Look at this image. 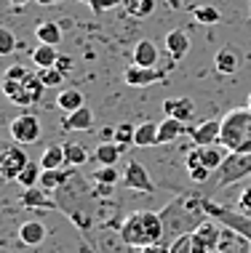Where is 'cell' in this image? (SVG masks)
I'll use <instances>...</instances> for the list:
<instances>
[{
	"mask_svg": "<svg viewBox=\"0 0 251 253\" xmlns=\"http://www.w3.org/2000/svg\"><path fill=\"white\" fill-rule=\"evenodd\" d=\"M163 237V216L155 213V211H134L120 224V240L131 248H152Z\"/></svg>",
	"mask_w": 251,
	"mask_h": 253,
	"instance_id": "cell-1",
	"label": "cell"
},
{
	"mask_svg": "<svg viewBox=\"0 0 251 253\" xmlns=\"http://www.w3.org/2000/svg\"><path fill=\"white\" fill-rule=\"evenodd\" d=\"M219 144H225L230 152H251V109L235 107L222 118Z\"/></svg>",
	"mask_w": 251,
	"mask_h": 253,
	"instance_id": "cell-2",
	"label": "cell"
},
{
	"mask_svg": "<svg viewBox=\"0 0 251 253\" xmlns=\"http://www.w3.org/2000/svg\"><path fill=\"white\" fill-rule=\"evenodd\" d=\"M201 203H203V211H206L208 216L216 218L222 227H227L233 235H238L241 240H246L251 245V216L235 213V211H230V208H225V205H219V203H214V200H206V197H203Z\"/></svg>",
	"mask_w": 251,
	"mask_h": 253,
	"instance_id": "cell-3",
	"label": "cell"
},
{
	"mask_svg": "<svg viewBox=\"0 0 251 253\" xmlns=\"http://www.w3.org/2000/svg\"><path fill=\"white\" fill-rule=\"evenodd\" d=\"M251 176V152H230L216 170V189H225Z\"/></svg>",
	"mask_w": 251,
	"mask_h": 253,
	"instance_id": "cell-4",
	"label": "cell"
},
{
	"mask_svg": "<svg viewBox=\"0 0 251 253\" xmlns=\"http://www.w3.org/2000/svg\"><path fill=\"white\" fill-rule=\"evenodd\" d=\"M8 133L16 144H35L40 139V120L32 112H22L19 118L11 120Z\"/></svg>",
	"mask_w": 251,
	"mask_h": 253,
	"instance_id": "cell-5",
	"label": "cell"
},
{
	"mask_svg": "<svg viewBox=\"0 0 251 253\" xmlns=\"http://www.w3.org/2000/svg\"><path fill=\"white\" fill-rule=\"evenodd\" d=\"M27 163H30V157H27L24 149L5 147L3 152H0V176H3L5 181H16L19 173L27 168Z\"/></svg>",
	"mask_w": 251,
	"mask_h": 253,
	"instance_id": "cell-6",
	"label": "cell"
},
{
	"mask_svg": "<svg viewBox=\"0 0 251 253\" xmlns=\"http://www.w3.org/2000/svg\"><path fill=\"white\" fill-rule=\"evenodd\" d=\"M123 184L128 189H134V192H147V195H152L155 192V184L150 179V173H147V168L142 166V163L137 160H131L126 166L123 170Z\"/></svg>",
	"mask_w": 251,
	"mask_h": 253,
	"instance_id": "cell-7",
	"label": "cell"
},
{
	"mask_svg": "<svg viewBox=\"0 0 251 253\" xmlns=\"http://www.w3.org/2000/svg\"><path fill=\"white\" fill-rule=\"evenodd\" d=\"M219 131H222V120H206L195 128H187V136L193 139L195 147H211L219 144Z\"/></svg>",
	"mask_w": 251,
	"mask_h": 253,
	"instance_id": "cell-8",
	"label": "cell"
},
{
	"mask_svg": "<svg viewBox=\"0 0 251 253\" xmlns=\"http://www.w3.org/2000/svg\"><path fill=\"white\" fill-rule=\"evenodd\" d=\"M123 80L128 85H134V88H147V85L158 83V80H163V72L155 70V67H137V64H131V67H126Z\"/></svg>",
	"mask_w": 251,
	"mask_h": 253,
	"instance_id": "cell-9",
	"label": "cell"
},
{
	"mask_svg": "<svg viewBox=\"0 0 251 253\" xmlns=\"http://www.w3.org/2000/svg\"><path fill=\"white\" fill-rule=\"evenodd\" d=\"M238 67H241V53L235 45H222V48L214 53V70L219 75H235Z\"/></svg>",
	"mask_w": 251,
	"mask_h": 253,
	"instance_id": "cell-10",
	"label": "cell"
},
{
	"mask_svg": "<svg viewBox=\"0 0 251 253\" xmlns=\"http://www.w3.org/2000/svg\"><path fill=\"white\" fill-rule=\"evenodd\" d=\"M163 112H166V118H176L182 123H190V120H193V115H195V104H193V99H187V96L166 99L163 101Z\"/></svg>",
	"mask_w": 251,
	"mask_h": 253,
	"instance_id": "cell-11",
	"label": "cell"
},
{
	"mask_svg": "<svg viewBox=\"0 0 251 253\" xmlns=\"http://www.w3.org/2000/svg\"><path fill=\"white\" fill-rule=\"evenodd\" d=\"M91 126H94L91 107H80V109H75V112H70V115L62 118L64 131H91Z\"/></svg>",
	"mask_w": 251,
	"mask_h": 253,
	"instance_id": "cell-12",
	"label": "cell"
},
{
	"mask_svg": "<svg viewBox=\"0 0 251 253\" xmlns=\"http://www.w3.org/2000/svg\"><path fill=\"white\" fill-rule=\"evenodd\" d=\"M160 51L152 40H139L137 48H134V64L137 67H158Z\"/></svg>",
	"mask_w": 251,
	"mask_h": 253,
	"instance_id": "cell-13",
	"label": "cell"
},
{
	"mask_svg": "<svg viewBox=\"0 0 251 253\" xmlns=\"http://www.w3.org/2000/svg\"><path fill=\"white\" fill-rule=\"evenodd\" d=\"M166 51H168V56L171 59H185L187 56V51H190V38H187V32L185 30H171L166 35Z\"/></svg>",
	"mask_w": 251,
	"mask_h": 253,
	"instance_id": "cell-14",
	"label": "cell"
},
{
	"mask_svg": "<svg viewBox=\"0 0 251 253\" xmlns=\"http://www.w3.org/2000/svg\"><path fill=\"white\" fill-rule=\"evenodd\" d=\"M22 205H27V208H59V203L51 200V197H49V189H43V187H30V189H24Z\"/></svg>",
	"mask_w": 251,
	"mask_h": 253,
	"instance_id": "cell-15",
	"label": "cell"
},
{
	"mask_svg": "<svg viewBox=\"0 0 251 253\" xmlns=\"http://www.w3.org/2000/svg\"><path fill=\"white\" fill-rule=\"evenodd\" d=\"M182 133H187V123L176 120V118H166L158 126V144H171Z\"/></svg>",
	"mask_w": 251,
	"mask_h": 253,
	"instance_id": "cell-16",
	"label": "cell"
},
{
	"mask_svg": "<svg viewBox=\"0 0 251 253\" xmlns=\"http://www.w3.org/2000/svg\"><path fill=\"white\" fill-rule=\"evenodd\" d=\"M201 149V163L208 170H219V166L225 163V157L230 155V149L225 144H211V147H198Z\"/></svg>",
	"mask_w": 251,
	"mask_h": 253,
	"instance_id": "cell-17",
	"label": "cell"
},
{
	"mask_svg": "<svg viewBox=\"0 0 251 253\" xmlns=\"http://www.w3.org/2000/svg\"><path fill=\"white\" fill-rule=\"evenodd\" d=\"M19 240H22L24 245H40L46 240V227L43 221H24L22 227H19Z\"/></svg>",
	"mask_w": 251,
	"mask_h": 253,
	"instance_id": "cell-18",
	"label": "cell"
},
{
	"mask_svg": "<svg viewBox=\"0 0 251 253\" xmlns=\"http://www.w3.org/2000/svg\"><path fill=\"white\" fill-rule=\"evenodd\" d=\"M120 152H123L120 144H115V141H101L97 147V152H94V160H97L99 166H115V163L120 160Z\"/></svg>",
	"mask_w": 251,
	"mask_h": 253,
	"instance_id": "cell-19",
	"label": "cell"
},
{
	"mask_svg": "<svg viewBox=\"0 0 251 253\" xmlns=\"http://www.w3.org/2000/svg\"><path fill=\"white\" fill-rule=\"evenodd\" d=\"M40 166H43V170L64 168V166H67L64 147H59V144H51V147H46V149H43V155H40Z\"/></svg>",
	"mask_w": 251,
	"mask_h": 253,
	"instance_id": "cell-20",
	"label": "cell"
},
{
	"mask_svg": "<svg viewBox=\"0 0 251 253\" xmlns=\"http://www.w3.org/2000/svg\"><path fill=\"white\" fill-rule=\"evenodd\" d=\"M35 38L46 45H59L62 43V27H59V22H40L35 30Z\"/></svg>",
	"mask_w": 251,
	"mask_h": 253,
	"instance_id": "cell-21",
	"label": "cell"
},
{
	"mask_svg": "<svg viewBox=\"0 0 251 253\" xmlns=\"http://www.w3.org/2000/svg\"><path fill=\"white\" fill-rule=\"evenodd\" d=\"M56 104H59V109H64V112L70 115V112H75V109L86 107V99H83V93H80L78 88H64V91L56 96Z\"/></svg>",
	"mask_w": 251,
	"mask_h": 253,
	"instance_id": "cell-22",
	"label": "cell"
},
{
	"mask_svg": "<svg viewBox=\"0 0 251 253\" xmlns=\"http://www.w3.org/2000/svg\"><path fill=\"white\" fill-rule=\"evenodd\" d=\"M193 19L198 24H206V27H211V24H219V19H222V13L216 5H208V3H201V5H193Z\"/></svg>",
	"mask_w": 251,
	"mask_h": 253,
	"instance_id": "cell-23",
	"label": "cell"
},
{
	"mask_svg": "<svg viewBox=\"0 0 251 253\" xmlns=\"http://www.w3.org/2000/svg\"><path fill=\"white\" fill-rule=\"evenodd\" d=\"M155 3L158 0H123V8L134 19H147L155 11Z\"/></svg>",
	"mask_w": 251,
	"mask_h": 253,
	"instance_id": "cell-24",
	"label": "cell"
},
{
	"mask_svg": "<svg viewBox=\"0 0 251 253\" xmlns=\"http://www.w3.org/2000/svg\"><path fill=\"white\" fill-rule=\"evenodd\" d=\"M134 144L137 147H155L158 144V126L155 123H142V126H137Z\"/></svg>",
	"mask_w": 251,
	"mask_h": 253,
	"instance_id": "cell-25",
	"label": "cell"
},
{
	"mask_svg": "<svg viewBox=\"0 0 251 253\" xmlns=\"http://www.w3.org/2000/svg\"><path fill=\"white\" fill-rule=\"evenodd\" d=\"M56 59H59L56 45H46V43H40L38 48L32 51V61H35L38 67H53V64H56Z\"/></svg>",
	"mask_w": 251,
	"mask_h": 253,
	"instance_id": "cell-26",
	"label": "cell"
},
{
	"mask_svg": "<svg viewBox=\"0 0 251 253\" xmlns=\"http://www.w3.org/2000/svg\"><path fill=\"white\" fill-rule=\"evenodd\" d=\"M40 173H43V166H40V163H27V168L22 170V173H19V184H22L24 189H30V187H38L40 184Z\"/></svg>",
	"mask_w": 251,
	"mask_h": 253,
	"instance_id": "cell-27",
	"label": "cell"
},
{
	"mask_svg": "<svg viewBox=\"0 0 251 253\" xmlns=\"http://www.w3.org/2000/svg\"><path fill=\"white\" fill-rule=\"evenodd\" d=\"M64 147V157H67V166H83V163L88 160V152H86V147L83 144H75V141H67Z\"/></svg>",
	"mask_w": 251,
	"mask_h": 253,
	"instance_id": "cell-28",
	"label": "cell"
},
{
	"mask_svg": "<svg viewBox=\"0 0 251 253\" xmlns=\"http://www.w3.org/2000/svg\"><path fill=\"white\" fill-rule=\"evenodd\" d=\"M134 136H137V126H131V123H120V126H115L112 141L126 149L128 144H134Z\"/></svg>",
	"mask_w": 251,
	"mask_h": 253,
	"instance_id": "cell-29",
	"label": "cell"
},
{
	"mask_svg": "<svg viewBox=\"0 0 251 253\" xmlns=\"http://www.w3.org/2000/svg\"><path fill=\"white\" fill-rule=\"evenodd\" d=\"M38 75H40V80H43L46 88H56L64 80V72H59L56 67H40Z\"/></svg>",
	"mask_w": 251,
	"mask_h": 253,
	"instance_id": "cell-30",
	"label": "cell"
},
{
	"mask_svg": "<svg viewBox=\"0 0 251 253\" xmlns=\"http://www.w3.org/2000/svg\"><path fill=\"white\" fill-rule=\"evenodd\" d=\"M24 88H27V93H30L35 101H40V96H43V91H46V85H43V80H40V75H35V72H30L27 75V80L22 83Z\"/></svg>",
	"mask_w": 251,
	"mask_h": 253,
	"instance_id": "cell-31",
	"label": "cell"
},
{
	"mask_svg": "<svg viewBox=\"0 0 251 253\" xmlns=\"http://www.w3.org/2000/svg\"><path fill=\"white\" fill-rule=\"evenodd\" d=\"M120 179V173H118V168L115 166H101L97 173H94V181L97 184H110V187H115V181Z\"/></svg>",
	"mask_w": 251,
	"mask_h": 253,
	"instance_id": "cell-32",
	"label": "cell"
},
{
	"mask_svg": "<svg viewBox=\"0 0 251 253\" xmlns=\"http://www.w3.org/2000/svg\"><path fill=\"white\" fill-rule=\"evenodd\" d=\"M16 51V38L11 30H0V56H8Z\"/></svg>",
	"mask_w": 251,
	"mask_h": 253,
	"instance_id": "cell-33",
	"label": "cell"
},
{
	"mask_svg": "<svg viewBox=\"0 0 251 253\" xmlns=\"http://www.w3.org/2000/svg\"><path fill=\"white\" fill-rule=\"evenodd\" d=\"M168 253H195V248H193V237H190V235L176 237V243L171 245V251H168Z\"/></svg>",
	"mask_w": 251,
	"mask_h": 253,
	"instance_id": "cell-34",
	"label": "cell"
},
{
	"mask_svg": "<svg viewBox=\"0 0 251 253\" xmlns=\"http://www.w3.org/2000/svg\"><path fill=\"white\" fill-rule=\"evenodd\" d=\"M86 5H91V11H110V8H115L118 3H123V0H83Z\"/></svg>",
	"mask_w": 251,
	"mask_h": 253,
	"instance_id": "cell-35",
	"label": "cell"
},
{
	"mask_svg": "<svg viewBox=\"0 0 251 253\" xmlns=\"http://www.w3.org/2000/svg\"><path fill=\"white\" fill-rule=\"evenodd\" d=\"M27 75H30V72H27L24 64H11L8 70H5V78H8V80H19V83L27 80Z\"/></svg>",
	"mask_w": 251,
	"mask_h": 253,
	"instance_id": "cell-36",
	"label": "cell"
},
{
	"mask_svg": "<svg viewBox=\"0 0 251 253\" xmlns=\"http://www.w3.org/2000/svg\"><path fill=\"white\" fill-rule=\"evenodd\" d=\"M238 211L241 213H246V216H251V187H246L241 192V197H238Z\"/></svg>",
	"mask_w": 251,
	"mask_h": 253,
	"instance_id": "cell-37",
	"label": "cell"
},
{
	"mask_svg": "<svg viewBox=\"0 0 251 253\" xmlns=\"http://www.w3.org/2000/svg\"><path fill=\"white\" fill-rule=\"evenodd\" d=\"M0 88H3V93H5L8 99H13L19 91H22V83H19V80H8V78H3V85H0Z\"/></svg>",
	"mask_w": 251,
	"mask_h": 253,
	"instance_id": "cell-38",
	"label": "cell"
},
{
	"mask_svg": "<svg viewBox=\"0 0 251 253\" xmlns=\"http://www.w3.org/2000/svg\"><path fill=\"white\" fill-rule=\"evenodd\" d=\"M198 166H203V163H201V149L195 147V149H190V152H187V170H193Z\"/></svg>",
	"mask_w": 251,
	"mask_h": 253,
	"instance_id": "cell-39",
	"label": "cell"
},
{
	"mask_svg": "<svg viewBox=\"0 0 251 253\" xmlns=\"http://www.w3.org/2000/svg\"><path fill=\"white\" fill-rule=\"evenodd\" d=\"M208 173H211V170H208L206 166H198V168H193V170H190V179H193V181H206L208 179Z\"/></svg>",
	"mask_w": 251,
	"mask_h": 253,
	"instance_id": "cell-40",
	"label": "cell"
},
{
	"mask_svg": "<svg viewBox=\"0 0 251 253\" xmlns=\"http://www.w3.org/2000/svg\"><path fill=\"white\" fill-rule=\"evenodd\" d=\"M53 67H56L59 72H64V75H67V72H72V67H75V61H72L70 56H59V59H56V64H53Z\"/></svg>",
	"mask_w": 251,
	"mask_h": 253,
	"instance_id": "cell-41",
	"label": "cell"
},
{
	"mask_svg": "<svg viewBox=\"0 0 251 253\" xmlns=\"http://www.w3.org/2000/svg\"><path fill=\"white\" fill-rule=\"evenodd\" d=\"M163 3H166L168 8H171V11H179L182 5H185V3H182V0H163Z\"/></svg>",
	"mask_w": 251,
	"mask_h": 253,
	"instance_id": "cell-42",
	"label": "cell"
},
{
	"mask_svg": "<svg viewBox=\"0 0 251 253\" xmlns=\"http://www.w3.org/2000/svg\"><path fill=\"white\" fill-rule=\"evenodd\" d=\"M38 5H59V3H64V0H35Z\"/></svg>",
	"mask_w": 251,
	"mask_h": 253,
	"instance_id": "cell-43",
	"label": "cell"
},
{
	"mask_svg": "<svg viewBox=\"0 0 251 253\" xmlns=\"http://www.w3.org/2000/svg\"><path fill=\"white\" fill-rule=\"evenodd\" d=\"M11 3H13V5H16V8H19V5H24V3H30V0H11Z\"/></svg>",
	"mask_w": 251,
	"mask_h": 253,
	"instance_id": "cell-44",
	"label": "cell"
},
{
	"mask_svg": "<svg viewBox=\"0 0 251 253\" xmlns=\"http://www.w3.org/2000/svg\"><path fill=\"white\" fill-rule=\"evenodd\" d=\"M246 107H249V109H251V96H249V104H246Z\"/></svg>",
	"mask_w": 251,
	"mask_h": 253,
	"instance_id": "cell-45",
	"label": "cell"
},
{
	"mask_svg": "<svg viewBox=\"0 0 251 253\" xmlns=\"http://www.w3.org/2000/svg\"><path fill=\"white\" fill-rule=\"evenodd\" d=\"M249 19H251V16H249Z\"/></svg>",
	"mask_w": 251,
	"mask_h": 253,
	"instance_id": "cell-46",
	"label": "cell"
}]
</instances>
